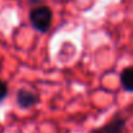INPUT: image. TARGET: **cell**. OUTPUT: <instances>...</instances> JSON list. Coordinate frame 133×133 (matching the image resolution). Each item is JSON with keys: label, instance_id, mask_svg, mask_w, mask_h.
I'll list each match as a JSON object with an SVG mask.
<instances>
[{"label": "cell", "instance_id": "obj_1", "mask_svg": "<svg viewBox=\"0 0 133 133\" xmlns=\"http://www.w3.org/2000/svg\"><path fill=\"white\" fill-rule=\"evenodd\" d=\"M33 28L39 33H47L52 24V11L48 7L39 5L30 11L29 15Z\"/></svg>", "mask_w": 133, "mask_h": 133}, {"label": "cell", "instance_id": "obj_2", "mask_svg": "<svg viewBox=\"0 0 133 133\" xmlns=\"http://www.w3.org/2000/svg\"><path fill=\"white\" fill-rule=\"evenodd\" d=\"M39 99L41 98L37 93H34L26 88H21L16 93V103L20 108H24V110L37 106L39 103Z\"/></svg>", "mask_w": 133, "mask_h": 133}, {"label": "cell", "instance_id": "obj_3", "mask_svg": "<svg viewBox=\"0 0 133 133\" xmlns=\"http://www.w3.org/2000/svg\"><path fill=\"white\" fill-rule=\"evenodd\" d=\"M125 127H127V119L117 115L106 125L95 128L90 133H125Z\"/></svg>", "mask_w": 133, "mask_h": 133}, {"label": "cell", "instance_id": "obj_4", "mask_svg": "<svg viewBox=\"0 0 133 133\" xmlns=\"http://www.w3.org/2000/svg\"><path fill=\"white\" fill-rule=\"evenodd\" d=\"M120 84L125 91L133 93V65L123 69L120 75Z\"/></svg>", "mask_w": 133, "mask_h": 133}, {"label": "cell", "instance_id": "obj_5", "mask_svg": "<svg viewBox=\"0 0 133 133\" xmlns=\"http://www.w3.org/2000/svg\"><path fill=\"white\" fill-rule=\"evenodd\" d=\"M8 93H9V88H8V84L0 78V103L3 101H5V98L8 97Z\"/></svg>", "mask_w": 133, "mask_h": 133}, {"label": "cell", "instance_id": "obj_6", "mask_svg": "<svg viewBox=\"0 0 133 133\" xmlns=\"http://www.w3.org/2000/svg\"><path fill=\"white\" fill-rule=\"evenodd\" d=\"M29 2V4H31V5H38L39 7V4H42L44 0H28Z\"/></svg>", "mask_w": 133, "mask_h": 133}]
</instances>
